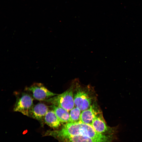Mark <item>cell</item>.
Wrapping results in <instances>:
<instances>
[{
  "label": "cell",
  "mask_w": 142,
  "mask_h": 142,
  "mask_svg": "<svg viewBox=\"0 0 142 142\" xmlns=\"http://www.w3.org/2000/svg\"><path fill=\"white\" fill-rule=\"evenodd\" d=\"M73 90L71 87L63 93L50 98L45 101L69 111L75 106Z\"/></svg>",
  "instance_id": "cell-1"
},
{
  "label": "cell",
  "mask_w": 142,
  "mask_h": 142,
  "mask_svg": "<svg viewBox=\"0 0 142 142\" xmlns=\"http://www.w3.org/2000/svg\"><path fill=\"white\" fill-rule=\"evenodd\" d=\"M19 95L16 96L13 110L29 116L31 110L34 105L33 98L27 93H22Z\"/></svg>",
  "instance_id": "cell-2"
},
{
  "label": "cell",
  "mask_w": 142,
  "mask_h": 142,
  "mask_svg": "<svg viewBox=\"0 0 142 142\" xmlns=\"http://www.w3.org/2000/svg\"><path fill=\"white\" fill-rule=\"evenodd\" d=\"M25 89L30 93L33 98L39 101H45L57 95L50 91L43 84L39 83H34L26 87Z\"/></svg>",
  "instance_id": "cell-3"
},
{
  "label": "cell",
  "mask_w": 142,
  "mask_h": 142,
  "mask_svg": "<svg viewBox=\"0 0 142 142\" xmlns=\"http://www.w3.org/2000/svg\"><path fill=\"white\" fill-rule=\"evenodd\" d=\"M91 126L96 132L104 134L117 135L119 126V125L112 127L108 126L101 112L94 119Z\"/></svg>",
  "instance_id": "cell-4"
},
{
  "label": "cell",
  "mask_w": 142,
  "mask_h": 142,
  "mask_svg": "<svg viewBox=\"0 0 142 142\" xmlns=\"http://www.w3.org/2000/svg\"><path fill=\"white\" fill-rule=\"evenodd\" d=\"M75 106L82 111L89 108L92 105V98L88 92L78 88L74 95Z\"/></svg>",
  "instance_id": "cell-5"
},
{
  "label": "cell",
  "mask_w": 142,
  "mask_h": 142,
  "mask_svg": "<svg viewBox=\"0 0 142 142\" xmlns=\"http://www.w3.org/2000/svg\"><path fill=\"white\" fill-rule=\"evenodd\" d=\"M117 139L113 137L103 138H95L87 135L79 134L66 137L59 140L61 142H113Z\"/></svg>",
  "instance_id": "cell-6"
},
{
  "label": "cell",
  "mask_w": 142,
  "mask_h": 142,
  "mask_svg": "<svg viewBox=\"0 0 142 142\" xmlns=\"http://www.w3.org/2000/svg\"><path fill=\"white\" fill-rule=\"evenodd\" d=\"M101 112L95 108L94 105H91L88 109L82 111L80 121L84 123L92 125L95 118Z\"/></svg>",
  "instance_id": "cell-7"
},
{
  "label": "cell",
  "mask_w": 142,
  "mask_h": 142,
  "mask_svg": "<svg viewBox=\"0 0 142 142\" xmlns=\"http://www.w3.org/2000/svg\"><path fill=\"white\" fill-rule=\"evenodd\" d=\"M48 107L45 104L39 103L34 105L31 109L29 116L39 121L43 120L49 110Z\"/></svg>",
  "instance_id": "cell-8"
},
{
  "label": "cell",
  "mask_w": 142,
  "mask_h": 142,
  "mask_svg": "<svg viewBox=\"0 0 142 142\" xmlns=\"http://www.w3.org/2000/svg\"><path fill=\"white\" fill-rule=\"evenodd\" d=\"M60 122L68 123L69 121V113L68 111L59 106L52 105L50 106Z\"/></svg>",
  "instance_id": "cell-9"
},
{
  "label": "cell",
  "mask_w": 142,
  "mask_h": 142,
  "mask_svg": "<svg viewBox=\"0 0 142 142\" xmlns=\"http://www.w3.org/2000/svg\"><path fill=\"white\" fill-rule=\"evenodd\" d=\"M45 123L48 126L53 128H57L60 125V121L54 111L49 110L44 118Z\"/></svg>",
  "instance_id": "cell-10"
},
{
  "label": "cell",
  "mask_w": 142,
  "mask_h": 142,
  "mask_svg": "<svg viewBox=\"0 0 142 142\" xmlns=\"http://www.w3.org/2000/svg\"><path fill=\"white\" fill-rule=\"evenodd\" d=\"M81 111L79 108L75 106L70 111L69 122L78 123L80 121V117Z\"/></svg>",
  "instance_id": "cell-11"
}]
</instances>
